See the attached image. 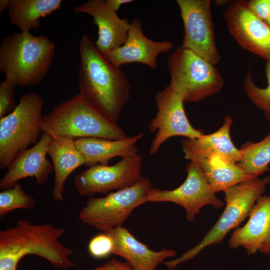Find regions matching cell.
<instances>
[{
  "mask_svg": "<svg viewBox=\"0 0 270 270\" xmlns=\"http://www.w3.org/2000/svg\"><path fill=\"white\" fill-rule=\"evenodd\" d=\"M80 92L110 120L118 124L130 98V84L126 74L99 52L84 34L79 43Z\"/></svg>",
  "mask_w": 270,
  "mask_h": 270,
  "instance_id": "6da1fadb",
  "label": "cell"
},
{
  "mask_svg": "<svg viewBox=\"0 0 270 270\" xmlns=\"http://www.w3.org/2000/svg\"><path fill=\"white\" fill-rule=\"evenodd\" d=\"M65 232L50 224L18 220L14 226L0 231V270H16L20 260L28 255L41 257L56 268L74 266L70 258L73 250L59 240Z\"/></svg>",
  "mask_w": 270,
  "mask_h": 270,
  "instance_id": "7a4b0ae2",
  "label": "cell"
},
{
  "mask_svg": "<svg viewBox=\"0 0 270 270\" xmlns=\"http://www.w3.org/2000/svg\"><path fill=\"white\" fill-rule=\"evenodd\" d=\"M55 45L47 36L14 32L0 44V71L16 86L38 84L52 63Z\"/></svg>",
  "mask_w": 270,
  "mask_h": 270,
  "instance_id": "3957f363",
  "label": "cell"
},
{
  "mask_svg": "<svg viewBox=\"0 0 270 270\" xmlns=\"http://www.w3.org/2000/svg\"><path fill=\"white\" fill-rule=\"evenodd\" d=\"M42 133L72 138L121 140L127 137L118 125L110 120L80 93L56 106L43 117Z\"/></svg>",
  "mask_w": 270,
  "mask_h": 270,
  "instance_id": "277c9868",
  "label": "cell"
},
{
  "mask_svg": "<svg viewBox=\"0 0 270 270\" xmlns=\"http://www.w3.org/2000/svg\"><path fill=\"white\" fill-rule=\"evenodd\" d=\"M269 184L270 176H266L243 182L224 190V210L202 240L179 258L164 262L163 264L172 270L178 264L194 258L206 247L221 243L226 234L232 229L238 228L249 215L252 207Z\"/></svg>",
  "mask_w": 270,
  "mask_h": 270,
  "instance_id": "5b68a950",
  "label": "cell"
},
{
  "mask_svg": "<svg viewBox=\"0 0 270 270\" xmlns=\"http://www.w3.org/2000/svg\"><path fill=\"white\" fill-rule=\"evenodd\" d=\"M166 64L169 86L184 102H199L217 94L224 86L216 66L181 46L168 56Z\"/></svg>",
  "mask_w": 270,
  "mask_h": 270,
  "instance_id": "8992f818",
  "label": "cell"
},
{
  "mask_svg": "<svg viewBox=\"0 0 270 270\" xmlns=\"http://www.w3.org/2000/svg\"><path fill=\"white\" fill-rule=\"evenodd\" d=\"M43 98L30 92L23 94L16 109L0 118V168H8L42 133Z\"/></svg>",
  "mask_w": 270,
  "mask_h": 270,
  "instance_id": "52a82bcc",
  "label": "cell"
},
{
  "mask_svg": "<svg viewBox=\"0 0 270 270\" xmlns=\"http://www.w3.org/2000/svg\"><path fill=\"white\" fill-rule=\"evenodd\" d=\"M150 180L142 176L132 186L101 198H90L78 214L84 224L104 232L122 226L137 207L147 202Z\"/></svg>",
  "mask_w": 270,
  "mask_h": 270,
  "instance_id": "ba28073f",
  "label": "cell"
},
{
  "mask_svg": "<svg viewBox=\"0 0 270 270\" xmlns=\"http://www.w3.org/2000/svg\"><path fill=\"white\" fill-rule=\"evenodd\" d=\"M187 173L184 182L172 190L152 188L147 198L148 202H170L182 206L186 218L192 222L201 209L206 206L222 208L224 204L218 198L207 181L200 164L190 161L186 166Z\"/></svg>",
  "mask_w": 270,
  "mask_h": 270,
  "instance_id": "9c48e42d",
  "label": "cell"
},
{
  "mask_svg": "<svg viewBox=\"0 0 270 270\" xmlns=\"http://www.w3.org/2000/svg\"><path fill=\"white\" fill-rule=\"evenodd\" d=\"M155 100L157 112L148 124V130L154 134L149 153L155 155L160 146L170 138L181 136L194 138L204 134L202 130L195 128L188 120L182 96L169 86L156 93Z\"/></svg>",
  "mask_w": 270,
  "mask_h": 270,
  "instance_id": "30bf717a",
  "label": "cell"
},
{
  "mask_svg": "<svg viewBox=\"0 0 270 270\" xmlns=\"http://www.w3.org/2000/svg\"><path fill=\"white\" fill-rule=\"evenodd\" d=\"M184 24L181 46L216 66L220 60L214 29L210 0H177Z\"/></svg>",
  "mask_w": 270,
  "mask_h": 270,
  "instance_id": "8fae6325",
  "label": "cell"
},
{
  "mask_svg": "<svg viewBox=\"0 0 270 270\" xmlns=\"http://www.w3.org/2000/svg\"><path fill=\"white\" fill-rule=\"evenodd\" d=\"M143 158L141 155L122 158L108 166L96 164L88 167L74 178V184L82 196L99 193L108 194L128 188L142 176Z\"/></svg>",
  "mask_w": 270,
  "mask_h": 270,
  "instance_id": "7c38bea8",
  "label": "cell"
},
{
  "mask_svg": "<svg viewBox=\"0 0 270 270\" xmlns=\"http://www.w3.org/2000/svg\"><path fill=\"white\" fill-rule=\"evenodd\" d=\"M228 30L244 50L270 61V28L254 14L241 0L230 2L224 11Z\"/></svg>",
  "mask_w": 270,
  "mask_h": 270,
  "instance_id": "4fadbf2b",
  "label": "cell"
},
{
  "mask_svg": "<svg viewBox=\"0 0 270 270\" xmlns=\"http://www.w3.org/2000/svg\"><path fill=\"white\" fill-rule=\"evenodd\" d=\"M142 26L140 19L134 18L130 22L125 43L103 55L118 68L122 64L137 62L156 68L158 56L170 50L174 44L170 41L157 42L148 38L144 36Z\"/></svg>",
  "mask_w": 270,
  "mask_h": 270,
  "instance_id": "5bb4252c",
  "label": "cell"
},
{
  "mask_svg": "<svg viewBox=\"0 0 270 270\" xmlns=\"http://www.w3.org/2000/svg\"><path fill=\"white\" fill-rule=\"evenodd\" d=\"M52 139V135L43 132L35 144L20 154L1 178L0 188H10L18 180L28 177H34L39 186L44 184L54 170L53 164L46 158Z\"/></svg>",
  "mask_w": 270,
  "mask_h": 270,
  "instance_id": "9a60e30c",
  "label": "cell"
},
{
  "mask_svg": "<svg viewBox=\"0 0 270 270\" xmlns=\"http://www.w3.org/2000/svg\"><path fill=\"white\" fill-rule=\"evenodd\" d=\"M76 13H86L93 17L98 28V37L94 42L102 54L122 46L126 42L130 22L120 18L104 0H88L74 8Z\"/></svg>",
  "mask_w": 270,
  "mask_h": 270,
  "instance_id": "2e32d148",
  "label": "cell"
},
{
  "mask_svg": "<svg viewBox=\"0 0 270 270\" xmlns=\"http://www.w3.org/2000/svg\"><path fill=\"white\" fill-rule=\"evenodd\" d=\"M104 232L112 238V254L124 258L133 270H156L166 259L176 256V252L170 248L151 250L122 226Z\"/></svg>",
  "mask_w": 270,
  "mask_h": 270,
  "instance_id": "e0dca14e",
  "label": "cell"
},
{
  "mask_svg": "<svg viewBox=\"0 0 270 270\" xmlns=\"http://www.w3.org/2000/svg\"><path fill=\"white\" fill-rule=\"evenodd\" d=\"M233 119L226 115L220 127L210 134L194 138H184L181 146L186 160L196 162L212 155H224L238 163L241 160L240 150L234 144L230 136Z\"/></svg>",
  "mask_w": 270,
  "mask_h": 270,
  "instance_id": "ac0fdd59",
  "label": "cell"
},
{
  "mask_svg": "<svg viewBox=\"0 0 270 270\" xmlns=\"http://www.w3.org/2000/svg\"><path fill=\"white\" fill-rule=\"evenodd\" d=\"M247 222L236 228L232 234L228 246L242 247L249 255L259 252L270 238V196H262L252 207Z\"/></svg>",
  "mask_w": 270,
  "mask_h": 270,
  "instance_id": "d6986e66",
  "label": "cell"
},
{
  "mask_svg": "<svg viewBox=\"0 0 270 270\" xmlns=\"http://www.w3.org/2000/svg\"><path fill=\"white\" fill-rule=\"evenodd\" d=\"M143 136L144 133L140 132L121 140L81 138L76 139L75 144L88 168L96 164L108 165L115 157L122 158L138 154L136 143Z\"/></svg>",
  "mask_w": 270,
  "mask_h": 270,
  "instance_id": "ffe728a7",
  "label": "cell"
},
{
  "mask_svg": "<svg viewBox=\"0 0 270 270\" xmlns=\"http://www.w3.org/2000/svg\"><path fill=\"white\" fill-rule=\"evenodd\" d=\"M48 151L51 157L54 172L52 198L57 202H62L64 184L70 174L77 168L85 165V158L78 148L75 140L60 136H52Z\"/></svg>",
  "mask_w": 270,
  "mask_h": 270,
  "instance_id": "44dd1931",
  "label": "cell"
},
{
  "mask_svg": "<svg viewBox=\"0 0 270 270\" xmlns=\"http://www.w3.org/2000/svg\"><path fill=\"white\" fill-rule=\"evenodd\" d=\"M196 162L200 164L206 178L216 193L256 178L224 155L214 154Z\"/></svg>",
  "mask_w": 270,
  "mask_h": 270,
  "instance_id": "7402d4cb",
  "label": "cell"
},
{
  "mask_svg": "<svg viewBox=\"0 0 270 270\" xmlns=\"http://www.w3.org/2000/svg\"><path fill=\"white\" fill-rule=\"evenodd\" d=\"M62 0H10L8 16L10 22L23 32L38 28L40 19L61 8Z\"/></svg>",
  "mask_w": 270,
  "mask_h": 270,
  "instance_id": "603a6c76",
  "label": "cell"
},
{
  "mask_svg": "<svg viewBox=\"0 0 270 270\" xmlns=\"http://www.w3.org/2000/svg\"><path fill=\"white\" fill-rule=\"evenodd\" d=\"M239 149L241 160L237 164L245 172L258 178L270 170V130L260 141L246 142Z\"/></svg>",
  "mask_w": 270,
  "mask_h": 270,
  "instance_id": "cb8c5ba5",
  "label": "cell"
},
{
  "mask_svg": "<svg viewBox=\"0 0 270 270\" xmlns=\"http://www.w3.org/2000/svg\"><path fill=\"white\" fill-rule=\"evenodd\" d=\"M36 206V200L31 195L26 194L18 182L0 192V217L19 208L32 210Z\"/></svg>",
  "mask_w": 270,
  "mask_h": 270,
  "instance_id": "d4e9b609",
  "label": "cell"
},
{
  "mask_svg": "<svg viewBox=\"0 0 270 270\" xmlns=\"http://www.w3.org/2000/svg\"><path fill=\"white\" fill-rule=\"evenodd\" d=\"M265 71L268 82L266 88H262L255 84L250 70L244 80V88L251 102L270 120V61L266 62Z\"/></svg>",
  "mask_w": 270,
  "mask_h": 270,
  "instance_id": "484cf974",
  "label": "cell"
},
{
  "mask_svg": "<svg viewBox=\"0 0 270 270\" xmlns=\"http://www.w3.org/2000/svg\"><path fill=\"white\" fill-rule=\"evenodd\" d=\"M113 242L111 237L102 232L94 236L88 244V250L92 256L100 259L112 254Z\"/></svg>",
  "mask_w": 270,
  "mask_h": 270,
  "instance_id": "4316f807",
  "label": "cell"
},
{
  "mask_svg": "<svg viewBox=\"0 0 270 270\" xmlns=\"http://www.w3.org/2000/svg\"><path fill=\"white\" fill-rule=\"evenodd\" d=\"M16 85L6 78L0 84V118L12 112L18 104L14 100Z\"/></svg>",
  "mask_w": 270,
  "mask_h": 270,
  "instance_id": "83f0119b",
  "label": "cell"
},
{
  "mask_svg": "<svg viewBox=\"0 0 270 270\" xmlns=\"http://www.w3.org/2000/svg\"><path fill=\"white\" fill-rule=\"evenodd\" d=\"M250 12L260 19L266 21L270 13V0H250L246 2Z\"/></svg>",
  "mask_w": 270,
  "mask_h": 270,
  "instance_id": "f1b7e54d",
  "label": "cell"
},
{
  "mask_svg": "<svg viewBox=\"0 0 270 270\" xmlns=\"http://www.w3.org/2000/svg\"><path fill=\"white\" fill-rule=\"evenodd\" d=\"M94 270H133L126 262L112 259L104 264L96 267Z\"/></svg>",
  "mask_w": 270,
  "mask_h": 270,
  "instance_id": "f546056e",
  "label": "cell"
},
{
  "mask_svg": "<svg viewBox=\"0 0 270 270\" xmlns=\"http://www.w3.org/2000/svg\"><path fill=\"white\" fill-rule=\"evenodd\" d=\"M133 2L132 0H106L108 6L116 12L122 4Z\"/></svg>",
  "mask_w": 270,
  "mask_h": 270,
  "instance_id": "4dcf8cb0",
  "label": "cell"
},
{
  "mask_svg": "<svg viewBox=\"0 0 270 270\" xmlns=\"http://www.w3.org/2000/svg\"><path fill=\"white\" fill-rule=\"evenodd\" d=\"M263 254H268L270 256V238L265 243L259 250Z\"/></svg>",
  "mask_w": 270,
  "mask_h": 270,
  "instance_id": "1f68e13d",
  "label": "cell"
},
{
  "mask_svg": "<svg viewBox=\"0 0 270 270\" xmlns=\"http://www.w3.org/2000/svg\"><path fill=\"white\" fill-rule=\"evenodd\" d=\"M10 0H0V14L8 8Z\"/></svg>",
  "mask_w": 270,
  "mask_h": 270,
  "instance_id": "d6a6232c",
  "label": "cell"
},
{
  "mask_svg": "<svg viewBox=\"0 0 270 270\" xmlns=\"http://www.w3.org/2000/svg\"><path fill=\"white\" fill-rule=\"evenodd\" d=\"M215 4H216L218 6H223L227 4L228 3L230 2H232L231 0H216L214 1Z\"/></svg>",
  "mask_w": 270,
  "mask_h": 270,
  "instance_id": "836d02e7",
  "label": "cell"
},
{
  "mask_svg": "<svg viewBox=\"0 0 270 270\" xmlns=\"http://www.w3.org/2000/svg\"><path fill=\"white\" fill-rule=\"evenodd\" d=\"M265 22L269 26V27L270 28V13L268 15V18H267V19L265 21Z\"/></svg>",
  "mask_w": 270,
  "mask_h": 270,
  "instance_id": "e575fe53",
  "label": "cell"
}]
</instances>
